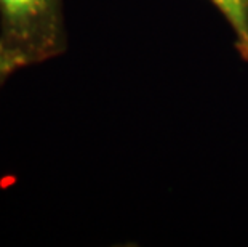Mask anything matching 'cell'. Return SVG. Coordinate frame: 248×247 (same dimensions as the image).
I'll return each instance as SVG.
<instances>
[{
	"label": "cell",
	"instance_id": "cell-1",
	"mask_svg": "<svg viewBox=\"0 0 248 247\" xmlns=\"http://www.w3.org/2000/svg\"><path fill=\"white\" fill-rule=\"evenodd\" d=\"M0 47L21 67L67 50L62 0H0Z\"/></svg>",
	"mask_w": 248,
	"mask_h": 247
},
{
	"label": "cell",
	"instance_id": "cell-2",
	"mask_svg": "<svg viewBox=\"0 0 248 247\" xmlns=\"http://www.w3.org/2000/svg\"><path fill=\"white\" fill-rule=\"evenodd\" d=\"M228 21L234 34V47L248 63V0H210Z\"/></svg>",
	"mask_w": 248,
	"mask_h": 247
},
{
	"label": "cell",
	"instance_id": "cell-3",
	"mask_svg": "<svg viewBox=\"0 0 248 247\" xmlns=\"http://www.w3.org/2000/svg\"><path fill=\"white\" fill-rule=\"evenodd\" d=\"M18 69H21L19 63L15 60V58L10 56L7 51L0 47V87H2L5 81Z\"/></svg>",
	"mask_w": 248,
	"mask_h": 247
}]
</instances>
